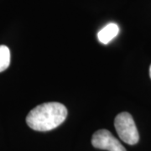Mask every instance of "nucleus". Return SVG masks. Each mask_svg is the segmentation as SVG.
Listing matches in <instances>:
<instances>
[{"label": "nucleus", "instance_id": "20e7f679", "mask_svg": "<svg viewBox=\"0 0 151 151\" xmlns=\"http://www.w3.org/2000/svg\"><path fill=\"white\" fill-rule=\"evenodd\" d=\"M119 25L115 23H110L97 33V38L101 43L107 45L119 35Z\"/></svg>", "mask_w": 151, "mask_h": 151}, {"label": "nucleus", "instance_id": "423d86ee", "mask_svg": "<svg viewBox=\"0 0 151 151\" xmlns=\"http://www.w3.org/2000/svg\"><path fill=\"white\" fill-rule=\"evenodd\" d=\"M150 78H151V65H150Z\"/></svg>", "mask_w": 151, "mask_h": 151}, {"label": "nucleus", "instance_id": "f03ea898", "mask_svg": "<svg viewBox=\"0 0 151 151\" xmlns=\"http://www.w3.org/2000/svg\"><path fill=\"white\" fill-rule=\"evenodd\" d=\"M114 126L119 138L126 144L134 145L139 142V132L131 114L126 112L118 114L114 120Z\"/></svg>", "mask_w": 151, "mask_h": 151}, {"label": "nucleus", "instance_id": "39448f33", "mask_svg": "<svg viewBox=\"0 0 151 151\" xmlns=\"http://www.w3.org/2000/svg\"><path fill=\"white\" fill-rule=\"evenodd\" d=\"M10 64V50L6 45H0V72L5 70Z\"/></svg>", "mask_w": 151, "mask_h": 151}, {"label": "nucleus", "instance_id": "7ed1b4c3", "mask_svg": "<svg viewBox=\"0 0 151 151\" xmlns=\"http://www.w3.org/2000/svg\"><path fill=\"white\" fill-rule=\"evenodd\" d=\"M92 145L93 147L106 150L108 151H126L125 148L121 145L108 130L100 129L92 135Z\"/></svg>", "mask_w": 151, "mask_h": 151}, {"label": "nucleus", "instance_id": "f257e3e1", "mask_svg": "<svg viewBox=\"0 0 151 151\" xmlns=\"http://www.w3.org/2000/svg\"><path fill=\"white\" fill-rule=\"evenodd\" d=\"M67 117V109L56 102L42 103L28 113L26 123L34 130L45 132L57 128Z\"/></svg>", "mask_w": 151, "mask_h": 151}]
</instances>
